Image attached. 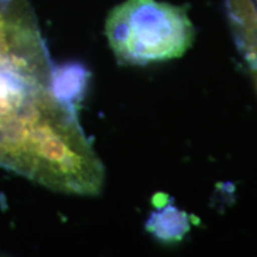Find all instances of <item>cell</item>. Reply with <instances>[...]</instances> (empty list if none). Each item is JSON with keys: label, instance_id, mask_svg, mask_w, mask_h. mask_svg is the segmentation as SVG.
Segmentation results:
<instances>
[{"label": "cell", "instance_id": "3957f363", "mask_svg": "<svg viewBox=\"0 0 257 257\" xmlns=\"http://www.w3.org/2000/svg\"><path fill=\"white\" fill-rule=\"evenodd\" d=\"M226 14L238 50L257 68V8L252 0H226Z\"/></svg>", "mask_w": 257, "mask_h": 257}, {"label": "cell", "instance_id": "277c9868", "mask_svg": "<svg viewBox=\"0 0 257 257\" xmlns=\"http://www.w3.org/2000/svg\"><path fill=\"white\" fill-rule=\"evenodd\" d=\"M192 221L187 212L165 201L147 220L146 230L161 243H179L191 231Z\"/></svg>", "mask_w": 257, "mask_h": 257}, {"label": "cell", "instance_id": "5b68a950", "mask_svg": "<svg viewBox=\"0 0 257 257\" xmlns=\"http://www.w3.org/2000/svg\"><path fill=\"white\" fill-rule=\"evenodd\" d=\"M253 76H255V85H256V89H257V68L253 70Z\"/></svg>", "mask_w": 257, "mask_h": 257}, {"label": "cell", "instance_id": "8992f818", "mask_svg": "<svg viewBox=\"0 0 257 257\" xmlns=\"http://www.w3.org/2000/svg\"><path fill=\"white\" fill-rule=\"evenodd\" d=\"M252 2H253V4H255L256 8H257V0H252Z\"/></svg>", "mask_w": 257, "mask_h": 257}, {"label": "cell", "instance_id": "7a4b0ae2", "mask_svg": "<svg viewBox=\"0 0 257 257\" xmlns=\"http://www.w3.org/2000/svg\"><path fill=\"white\" fill-rule=\"evenodd\" d=\"M105 35L120 64L147 66L184 56L194 41V27L184 6L125 0L108 14Z\"/></svg>", "mask_w": 257, "mask_h": 257}, {"label": "cell", "instance_id": "6da1fadb", "mask_svg": "<svg viewBox=\"0 0 257 257\" xmlns=\"http://www.w3.org/2000/svg\"><path fill=\"white\" fill-rule=\"evenodd\" d=\"M0 168L66 194L95 197L105 185L29 0H0Z\"/></svg>", "mask_w": 257, "mask_h": 257}]
</instances>
